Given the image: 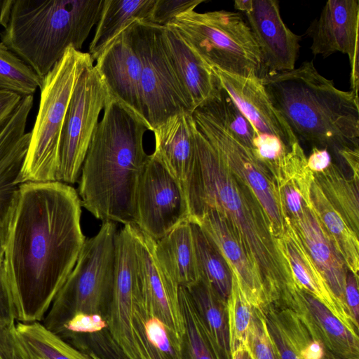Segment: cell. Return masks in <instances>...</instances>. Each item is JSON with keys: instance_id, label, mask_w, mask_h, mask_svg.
Instances as JSON below:
<instances>
[{"instance_id": "obj_1", "label": "cell", "mask_w": 359, "mask_h": 359, "mask_svg": "<svg viewBox=\"0 0 359 359\" xmlns=\"http://www.w3.org/2000/svg\"><path fill=\"white\" fill-rule=\"evenodd\" d=\"M81 216V201L71 185L20 184L2 262L16 321L42 322L86 241Z\"/></svg>"}, {"instance_id": "obj_2", "label": "cell", "mask_w": 359, "mask_h": 359, "mask_svg": "<svg viewBox=\"0 0 359 359\" xmlns=\"http://www.w3.org/2000/svg\"><path fill=\"white\" fill-rule=\"evenodd\" d=\"M195 156L183 185L191 221L212 210L230 224L255 263L269 304L282 302L298 289L271 222L252 190L226 168L195 128Z\"/></svg>"}, {"instance_id": "obj_3", "label": "cell", "mask_w": 359, "mask_h": 359, "mask_svg": "<svg viewBox=\"0 0 359 359\" xmlns=\"http://www.w3.org/2000/svg\"><path fill=\"white\" fill-rule=\"evenodd\" d=\"M145 123L110 97L93 133L79 182L81 206L104 222L133 223V198L149 158Z\"/></svg>"}, {"instance_id": "obj_4", "label": "cell", "mask_w": 359, "mask_h": 359, "mask_svg": "<svg viewBox=\"0 0 359 359\" xmlns=\"http://www.w3.org/2000/svg\"><path fill=\"white\" fill-rule=\"evenodd\" d=\"M262 81L297 140L340 158L359 151L358 97L338 89L312 61L290 71L268 73Z\"/></svg>"}, {"instance_id": "obj_5", "label": "cell", "mask_w": 359, "mask_h": 359, "mask_svg": "<svg viewBox=\"0 0 359 359\" xmlns=\"http://www.w3.org/2000/svg\"><path fill=\"white\" fill-rule=\"evenodd\" d=\"M104 0H15L1 42L43 79L68 48L80 50Z\"/></svg>"}, {"instance_id": "obj_6", "label": "cell", "mask_w": 359, "mask_h": 359, "mask_svg": "<svg viewBox=\"0 0 359 359\" xmlns=\"http://www.w3.org/2000/svg\"><path fill=\"white\" fill-rule=\"evenodd\" d=\"M88 53L67 48L61 60L41 79L39 110L18 183L57 182L64 123L75 86L93 65Z\"/></svg>"}, {"instance_id": "obj_7", "label": "cell", "mask_w": 359, "mask_h": 359, "mask_svg": "<svg viewBox=\"0 0 359 359\" xmlns=\"http://www.w3.org/2000/svg\"><path fill=\"white\" fill-rule=\"evenodd\" d=\"M210 68L244 77L263 78L258 46L239 12L225 10L178 15L170 24Z\"/></svg>"}, {"instance_id": "obj_8", "label": "cell", "mask_w": 359, "mask_h": 359, "mask_svg": "<svg viewBox=\"0 0 359 359\" xmlns=\"http://www.w3.org/2000/svg\"><path fill=\"white\" fill-rule=\"evenodd\" d=\"M116 224L104 222L94 236L86 239L76 263L56 294L41 323L55 332L77 313L100 314L111 295Z\"/></svg>"}, {"instance_id": "obj_9", "label": "cell", "mask_w": 359, "mask_h": 359, "mask_svg": "<svg viewBox=\"0 0 359 359\" xmlns=\"http://www.w3.org/2000/svg\"><path fill=\"white\" fill-rule=\"evenodd\" d=\"M130 31L141 62L142 111L149 130L175 114L192 113L166 53L162 27L137 20L130 26Z\"/></svg>"}, {"instance_id": "obj_10", "label": "cell", "mask_w": 359, "mask_h": 359, "mask_svg": "<svg viewBox=\"0 0 359 359\" xmlns=\"http://www.w3.org/2000/svg\"><path fill=\"white\" fill-rule=\"evenodd\" d=\"M196 128L210 143L226 168L252 190L269 217L274 234L280 238L287 225L275 180L225 125L201 104L192 112Z\"/></svg>"}, {"instance_id": "obj_11", "label": "cell", "mask_w": 359, "mask_h": 359, "mask_svg": "<svg viewBox=\"0 0 359 359\" xmlns=\"http://www.w3.org/2000/svg\"><path fill=\"white\" fill-rule=\"evenodd\" d=\"M106 85L93 65L79 77L74 89L62 133L56 181H78L99 116L110 98Z\"/></svg>"}, {"instance_id": "obj_12", "label": "cell", "mask_w": 359, "mask_h": 359, "mask_svg": "<svg viewBox=\"0 0 359 359\" xmlns=\"http://www.w3.org/2000/svg\"><path fill=\"white\" fill-rule=\"evenodd\" d=\"M189 219L188 204L182 185L149 155L133 193V223L158 241Z\"/></svg>"}, {"instance_id": "obj_13", "label": "cell", "mask_w": 359, "mask_h": 359, "mask_svg": "<svg viewBox=\"0 0 359 359\" xmlns=\"http://www.w3.org/2000/svg\"><path fill=\"white\" fill-rule=\"evenodd\" d=\"M137 262L133 238L127 225L118 230L107 327L126 359H148L140 342L134 319L138 294Z\"/></svg>"}, {"instance_id": "obj_14", "label": "cell", "mask_w": 359, "mask_h": 359, "mask_svg": "<svg viewBox=\"0 0 359 359\" xmlns=\"http://www.w3.org/2000/svg\"><path fill=\"white\" fill-rule=\"evenodd\" d=\"M127 226L134 240L137 262L139 293L135 302L159 318L184 344L185 326L179 299L180 286L158 262L155 252L156 240L134 223Z\"/></svg>"}, {"instance_id": "obj_15", "label": "cell", "mask_w": 359, "mask_h": 359, "mask_svg": "<svg viewBox=\"0 0 359 359\" xmlns=\"http://www.w3.org/2000/svg\"><path fill=\"white\" fill-rule=\"evenodd\" d=\"M358 26V0H330L306 32L312 39L310 48L314 55L327 57L339 52L348 56L351 91L357 97L359 84Z\"/></svg>"}, {"instance_id": "obj_16", "label": "cell", "mask_w": 359, "mask_h": 359, "mask_svg": "<svg viewBox=\"0 0 359 359\" xmlns=\"http://www.w3.org/2000/svg\"><path fill=\"white\" fill-rule=\"evenodd\" d=\"M34 96L22 97L0 127V265L2 264L10 215L20 184L18 178L30 141L25 128Z\"/></svg>"}, {"instance_id": "obj_17", "label": "cell", "mask_w": 359, "mask_h": 359, "mask_svg": "<svg viewBox=\"0 0 359 359\" xmlns=\"http://www.w3.org/2000/svg\"><path fill=\"white\" fill-rule=\"evenodd\" d=\"M245 15L259 49L265 74L294 69L302 36L283 22L278 1L252 0V8Z\"/></svg>"}, {"instance_id": "obj_18", "label": "cell", "mask_w": 359, "mask_h": 359, "mask_svg": "<svg viewBox=\"0 0 359 359\" xmlns=\"http://www.w3.org/2000/svg\"><path fill=\"white\" fill-rule=\"evenodd\" d=\"M229 95L256 131L278 139L287 150L299 142L280 112L274 107L262 78L244 77L212 69Z\"/></svg>"}, {"instance_id": "obj_19", "label": "cell", "mask_w": 359, "mask_h": 359, "mask_svg": "<svg viewBox=\"0 0 359 359\" xmlns=\"http://www.w3.org/2000/svg\"><path fill=\"white\" fill-rule=\"evenodd\" d=\"M130 26L102 50L94 66L111 97L123 104L147 125L141 97V62Z\"/></svg>"}, {"instance_id": "obj_20", "label": "cell", "mask_w": 359, "mask_h": 359, "mask_svg": "<svg viewBox=\"0 0 359 359\" xmlns=\"http://www.w3.org/2000/svg\"><path fill=\"white\" fill-rule=\"evenodd\" d=\"M190 222L197 224L222 254L252 306L263 311L270 304L260 273L230 224L210 209Z\"/></svg>"}, {"instance_id": "obj_21", "label": "cell", "mask_w": 359, "mask_h": 359, "mask_svg": "<svg viewBox=\"0 0 359 359\" xmlns=\"http://www.w3.org/2000/svg\"><path fill=\"white\" fill-rule=\"evenodd\" d=\"M286 222L287 225L279 241L295 284L323 304L351 331L358 334V325L331 291L294 228L287 219Z\"/></svg>"}, {"instance_id": "obj_22", "label": "cell", "mask_w": 359, "mask_h": 359, "mask_svg": "<svg viewBox=\"0 0 359 359\" xmlns=\"http://www.w3.org/2000/svg\"><path fill=\"white\" fill-rule=\"evenodd\" d=\"M286 219L297 232L334 295L348 309L345 302L346 266L322 225L313 205L305 203L298 217Z\"/></svg>"}, {"instance_id": "obj_23", "label": "cell", "mask_w": 359, "mask_h": 359, "mask_svg": "<svg viewBox=\"0 0 359 359\" xmlns=\"http://www.w3.org/2000/svg\"><path fill=\"white\" fill-rule=\"evenodd\" d=\"M163 44L171 65L194 110L218 94L219 80L173 28L162 27Z\"/></svg>"}, {"instance_id": "obj_24", "label": "cell", "mask_w": 359, "mask_h": 359, "mask_svg": "<svg viewBox=\"0 0 359 359\" xmlns=\"http://www.w3.org/2000/svg\"><path fill=\"white\" fill-rule=\"evenodd\" d=\"M195 128L192 113L183 111L169 117L152 130L155 137L152 158L182 188L195 156Z\"/></svg>"}, {"instance_id": "obj_25", "label": "cell", "mask_w": 359, "mask_h": 359, "mask_svg": "<svg viewBox=\"0 0 359 359\" xmlns=\"http://www.w3.org/2000/svg\"><path fill=\"white\" fill-rule=\"evenodd\" d=\"M289 308L310 327L330 359H359L358 334L351 331L313 296L299 289Z\"/></svg>"}, {"instance_id": "obj_26", "label": "cell", "mask_w": 359, "mask_h": 359, "mask_svg": "<svg viewBox=\"0 0 359 359\" xmlns=\"http://www.w3.org/2000/svg\"><path fill=\"white\" fill-rule=\"evenodd\" d=\"M156 258L166 273L186 288L201 279L191 224L185 221L156 241Z\"/></svg>"}, {"instance_id": "obj_27", "label": "cell", "mask_w": 359, "mask_h": 359, "mask_svg": "<svg viewBox=\"0 0 359 359\" xmlns=\"http://www.w3.org/2000/svg\"><path fill=\"white\" fill-rule=\"evenodd\" d=\"M313 172L307 166V157L299 142L287 150L280 161L276 184L286 218L293 219L303 211L305 203L312 204L311 187Z\"/></svg>"}, {"instance_id": "obj_28", "label": "cell", "mask_w": 359, "mask_h": 359, "mask_svg": "<svg viewBox=\"0 0 359 359\" xmlns=\"http://www.w3.org/2000/svg\"><path fill=\"white\" fill-rule=\"evenodd\" d=\"M155 0H104L89 54L96 60L102 50L137 20L147 21Z\"/></svg>"}, {"instance_id": "obj_29", "label": "cell", "mask_w": 359, "mask_h": 359, "mask_svg": "<svg viewBox=\"0 0 359 359\" xmlns=\"http://www.w3.org/2000/svg\"><path fill=\"white\" fill-rule=\"evenodd\" d=\"M219 359H231L226 303L203 278L187 288Z\"/></svg>"}, {"instance_id": "obj_30", "label": "cell", "mask_w": 359, "mask_h": 359, "mask_svg": "<svg viewBox=\"0 0 359 359\" xmlns=\"http://www.w3.org/2000/svg\"><path fill=\"white\" fill-rule=\"evenodd\" d=\"M311 200L322 225L341 255L347 269L358 276V236L327 200L315 180L311 187Z\"/></svg>"}, {"instance_id": "obj_31", "label": "cell", "mask_w": 359, "mask_h": 359, "mask_svg": "<svg viewBox=\"0 0 359 359\" xmlns=\"http://www.w3.org/2000/svg\"><path fill=\"white\" fill-rule=\"evenodd\" d=\"M323 194L351 229L359 234L358 182L347 178L334 163L322 172L313 173Z\"/></svg>"}, {"instance_id": "obj_32", "label": "cell", "mask_w": 359, "mask_h": 359, "mask_svg": "<svg viewBox=\"0 0 359 359\" xmlns=\"http://www.w3.org/2000/svg\"><path fill=\"white\" fill-rule=\"evenodd\" d=\"M134 319L140 342L148 359H184V344L159 318L136 302Z\"/></svg>"}, {"instance_id": "obj_33", "label": "cell", "mask_w": 359, "mask_h": 359, "mask_svg": "<svg viewBox=\"0 0 359 359\" xmlns=\"http://www.w3.org/2000/svg\"><path fill=\"white\" fill-rule=\"evenodd\" d=\"M191 224L201 278L226 303L231 289V270L222 254L201 227L194 222Z\"/></svg>"}, {"instance_id": "obj_34", "label": "cell", "mask_w": 359, "mask_h": 359, "mask_svg": "<svg viewBox=\"0 0 359 359\" xmlns=\"http://www.w3.org/2000/svg\"><path fill=\"white\" fill-rule=\"evenodd\" d=\"M15 327L31 357L37 359H92L89 354L80 351L48 330L41 322L16 321Z\"/></svg>"}, {"instance_id": "obj_35", "label": "cell", "mask_w": 359, "mask_h": 359, "mask_svg": "<svg viewBox=\"0 0 359 359\" xmlns=\"http://www.w3.org/2000/svg\"><path fill=\"white\" fill-rule=\"evenodd\" d=\"M179 299L190 359H219L186 287L180 286Z\"/></svg>"}, {"instance_id": "obj_36", "label": "cell", "mask_w": 359, "mask_h": 359, "mask_svg": "<svg viewBox=\"0 0 359 359\" xmlns=\"http://www.w3.org/2000/svg\"><path fill=\"white\" fill-rule=\"evenodd\" d=\"M41 79L26 63L0 42V89L22 97L33 95Z\"/></svg>"}, {"instance_id": "obj_37", "label": "cell", "mask_w": 359, "mask_h": 359, "mask_svg": "<svg viewBox=\"0 0 359 359\" xmlns=\"http://www.w3.org/2000/svg\"><path fill=\"white\" fill-rule=\"evenodd\" d=\"M202 104L244 145L254 151L259 134L222 87L217 95Z\"/></svg>"}, {"instance_id": "obj_38", "label": "cell", "mask_w": 359, "mask_h": 359, "mask_svg": "<svg viewBox=\"0 0 359 359\" xmlns=\"http://www.w3.org/2000/svg\"><path fill=\"white\" fill-rule=\"evenodd\" d=\"M255 308L241 289L236 276L232 273L230 294L226 300L231 353L245 347L248 330L252 323Z\"/></svg>"}, {"instance_id": "obj_39", "label": "cell", "mask_w": 359, "mask_h": 359, "mask_svg": "<svg viewBox=\"0 0 359 359\" xmlns=\"http://www.w3.org/2000/svg\"><path fill=\"white\" fill-rule=\"evenodd\" d=\"M245 347L252 359H280L266 326L262 310L255 308Z\"/></svg>"}, {"instance_id": "obj_40", "label": "cell", "mask_w": 359, "mask_h": 359, "mask_svg": "<svg viewBox=\"0 0 359 359\" xmlns=\"http://www.w3.org/2000/svg\"><path fill=\"white\" fill-rule=\"evenodd\" d=\"M269 334L280 359H302L292 338L278 319L272 304L263 310Z\"/></svg>"}, {"instance_id": "obj_41", "label": "cell", "mask_w": 359, "mask_h": 359, "mask_svg": "<svg viewBox=\"0 0 359 359\" xmlns=\"http://www.w3.org/2000/svg\"><path fill=\"white\" fill-rule=\"evenodd\" d=\"M204 0H155L146 22L165 27L178 15L194 11Z\"/></svg>"}, {"instance_id": "obj_42", "label": "cell", "mask_w": 359, "mask_h": 359, "mask_svg": "<svg viewBox=\"0 0 359 359\" xmlns=\"http://www.w3.org/2000/svg\"><path fill=\"white\" fill-rule=\"evenodd\" d=\"M15 323L0 322V359H31L17 332Z\"/></svg>"}, {"instance_id": "obj_43", "label": "cell", "mask_w": 359, "mask_h": 359, "mask_svg": "<svg viewBox=\"0 0 359 359\" xmlns=\"http://www.w3.org/2000/svg\"><path fill=\"white\" fill-rule=\"evenodd\" d=\"M107 327V320L100 314L77 313L67 320L54 333H93Z\"/></svg>"}, {"instance_id": "obj_44", "label": "cell", "mask_w": 359, "mask_h": 359, "mask_svg": "<svg viewBox=\"0 0 359 359\" xmlns=\"http://www.w3.org/2000/svg\"><path fill=\"white\" fill-rule=\"evenodd\" d=\"M345 302L350 314L358 325L359 294L358 276L347 269L345 285Z\"/></svg>"}, {"instance_id": "obj_45", "label": "cell", "mask_w": 359, "mask_h": 359, "mask_svg": "<svg viewBox=\"0 0 359 359\" xmlns=\"http://www.w3.org/2000/svg\"><path fill=\"white\" fill-rule=\"evenodd\" d=\"M0 322H16L14 306L2 264L0 265Z\"/></svg>"}, {"instance_id": "obj_46", "label": "cell", "mask_w": 359, "mask_h": 359, "mask_svg": "<svg viewBox=\"0 0 359 359\" xmlns=\"http://www.w3.org/2000/svg\"><path fill=\"white\" fill-rule=\"evenodd\" d=\"M22 98L16 93L0 89V127L9 118Z\"/></svg>"}, {"instance_id": "obj_47", "label": "cell", "mask_w": 359, "mask_h": 359, "mask_svg": "<svg viewBox=\"0 0 359 359\" xmlns=\"http://www.w3.org/2000/svg\"><path fill=\"white\" fill-rule=\"evenodd\" d=\"M332 163L330 154L325 149L313 147L307 158V166L313 173L322 172Z\"/></svg>"}, {"instance_id": "obj_48", "label": "cell", "mask_w": 359, "mask_h": 359, "mask_svg": "<svg viewBox=\"0 0 359 359\" xmlns=\"http://www.w3.org/2000/svg\"><path fill=\"white\" fill-rule=\"evenodd\" d=\"M14 1L15 0H0V25L4 28L10 20Z\"/></svg>"}, {"instance_id": "obj_49", "label": "cell", "mask_w": 359, "mask_h": 359, "mask_svg": "<svg viewBox=\"0 0 359 359\" xmlns=\"http://www.w3.org/2000/svg\"><path fill=\"white\" fill-rule=\"evenodd\" d=\"M252 5V0H236L234 1V8L244 13L250 11Z\"/></svg>"}, {"instance_id": "obj_50", "label": "cell", "mask_w": 359, "mask_h": 359, "mask_svg": "<svg viewBox=\"0 0 359 359\" xmlns=\"http://www.w3.org/2000/svg\"><path fill=\"white\" fill-rule=\"evenodd\" d=\"M231 359H252L246 347H242L231 353Z\"/></svg>"}, {"instance_id": "obj_51", "label": "cell", "mask_w": 359, "mask_h": 359, "mask_svg": "<svg viewBox=\"0 0 359 359\" xmlns=\"http://www.w3.org/2000/svg\"><path fill=\"white\" fill-rule=\"evenodd\" d=\"M89 355L92 358V359H102V358L99 357L95 353H89Z\"/></svg>"}, {"instance_id": "obj_52", "label": "cell", "mask_w": 359, "mask_h": 359, "mask_svg": "<svg viewBox=\"0 0 359 359\" xmlns=\"http://www.w3.org/2000/svg\"><path fill=\"white\" fill-rule=\"evenodd\" d=\"M30 358H31V359H37V358H33V357H31V356H30Z\"/></svg>"}]
</instances>
